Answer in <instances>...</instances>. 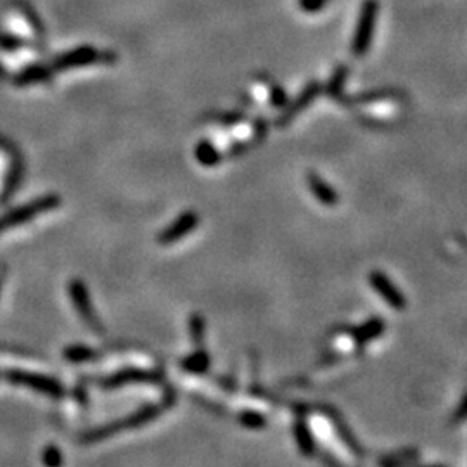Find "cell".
<instances>
[{
  "instance_id": "11",
  "label": "cell",
  "mask_w": 467,
  "mask_h": 467,
  "mask_svg": "<svg viewBox=\"0 0 467 467\" xmlns=\"http://www.w3.org/2000/svg\"><path fill=\"white\" fill-rule=\"evenodd\" d=\"M293 435H295L296 447L300 448L301 455H305V457H314V455H317L315 454V452H317V445H315L314 435H312L310 428H308L303 416H296L295 423H293Z\"/></svg>"
},
{
  "instance_id": "3",
  "label": "cell",
  "mask_w": 467,
  "mask_h": 467,
  "mask_svg": "<svg viewBox=\"0 0 467 467\" xmlns=\"http://www.w3.org/2000/svg\"><path fill=\"white\" fill-rule=\"evenodd\" d=\"M317 410L320 414H324V416L327 417V419L331 421V424L334 426V429H336V433L340 435L341 442L345 443L346 447L350 448V452H353V455L359 459H364L365 454H364V448L359 443V440H357L355 433L350 429V426L346 424L345 417L341 416L340 410L336 409V407L329 405V404H320L317 405Z\"/></svg>"
},
{
  "instance_id": "16",
  "label": "cell",
  "mask_w": 467,
  "mask_h": 467,
  "mask_svg": "<svg viewBox=\"0 0 467 467\" xmlns=\"http://www.w3.org/2000/svg\"><path fill=\"white\" fill-rule=\"evenodd\" d=\"M64 359L68 362H71V364H84V362H90L94 360L97 357V353L94 352L92 348H89V346H84V345H71V346H66L63 352Z\"/></svg>"
},
{
  "instance_id": "23",
  "label": "cell",
  "mask_w": 467,
  "mask_h": 467,
  "mask_svg": "<svg viewBox=\"0 0 467 467\" xmlns=\"http://www.w3.org/2000/svg\"><path fill=\"white\" fill-rule=\"evenodd\" d=\"M0 288H2V277H0Z\"/></svg>"
},
{
  "instance_id": "21",
  "label": "cell",
  "mask_w": 467,
  "mask_h": 467,
  "mask_svg": "<svg viewBox=\"0 0 467 467\" xmlns=\"http://www.w3.org/2000/svg\"><path fill=\"white\" fill-rule=\"evenodd\" d=\"M464 421H467V391L462 393L461 402H459V405H457V409H455L454 416H452L450 423L459 424V423H464Z\"/></svg>"
},
{
  "instance_id": "6",
  "label": "cell",
  "mask_w": 467,
  "mask_h": 467,
  "mask_svg": "<svg viewBox=\"0 0 467 467\" xmlns=\"http://www.w3.org/2000/svg\"><path fill=\"white\" fill-rule=\"evenodd\" d=\"M68 291H70V298L73 301V307L77 308V312L80 314V317L85 320L89 326H92L94 329H99V324H97L96 314H94L92 303H90L89 291H87L85 284L80 279H73L68 286Z\"/></svg>"
},
{
  "instance_id": "12",
  "label": "cell",
  "mask_w": 467,
  "mask_h": 467,
  "mask_svg": "<svg viewBox=\"0 0 467 467\" xmlns=\"http://www.w3.org/2000/svg\"><path fill=\"white\" fill-rule=\"evenodd\" d=\"M374 6L372 4H369V6H365L364 9V16H362V21H360V28H359V33H357V40H355V54L357 56H362L364 54L365 47H367L369 42H371V32H372V21H374Z\"/></svg>"
},
{
  "instance_id": "13",
  "label": "cell",
  "mask_w": 467,
  "mask_h": 467,
  "mask_svg": "<svg viewBox=\"0 0 467 467\" xmlns=\"http://www.w3.org/2000/svg\"><path fill=\"white\" fill-rule=\"evenodd\" d=\"M156 374H151L148 371H141V369H125V371L118 372V374L111 376L104 381V388H116L127 384L130 381H148V379H154Z\"/></svg>"
},
{
  "instance_id": "18",
  "label": "cell",
  "mask_w": 467,
  "mask_h": 467,
  "mask_svg": "<svg viewBox=\"0 0 467 467\" xmlns=\"http://www.w3.org/2000/svg\"><path fill=\"white\" fill-rule=\"evenodd\" d=\"M417 457H419V454H417L416 450H404V452H398V454H390V455H386V457H381L379 459V464L393 467V466L405 464V462L417 461Z\"/></svg>"
},
{
  "instance_id": "19",
  "label": "cell",
  "mask_w": 467,
  "mask_h": 467,
  "mask_svg": "<svg viewBox=\"0 0 467 467\" xmlns=\"http://www.w3.org/2000/svg\"><path fill=\"white\" fill-rule=\"evenodd\" d=\"M189 327H191L192 341H194L198 346H201L203 340H205V329H206L205 319H203V315L192 314V317L189 320Z\"/></svg>"
},
{
  "instance_id": "10",
  "label": "cell",
  "mask_w": 467,
  "mask_h": 467,
  "mask_svg": "<svg viewBox=\"0 0 467 467\" xmlns=\"http://www.w3.org/2000/svg\"><path fill=\"white\" fill-rule=\"evenodd\" d=\"M307 184H308V187H310L312 194H314L324 206H329V208H333V206L338 205V201H340V196H338V192L334 191L333 187H331L329 184H327L326 180L319 175V173L308 172Z\"/></svg>"
},
{
  "instance_id": "9",
  "label": "cell",
  "mask_w": 467,
  "mask_h": 467,
  "mask_svg": "<svg viewBox=\"0 0 467 467\" xmlns=\"http://www.w3.org/2000/svg\"><path fill=\"white\" fill-rule=\"evenodd\" d=\"M317 94H319V85L317 84L308 85L307 89L303 90V94H301V96L298 97L296 101H293V103L289 104V108H286L284 113L279 116L277 127H288L289 123H291L293 120L296 118V115H300V113L303 111V109L307 108L308 104H310L312 101L315 99V96H317Z\"/></svg>"
},
{
  "instance_id": "7",
  "label": "cell",
  "mask_w": 467,
  "mask_h": 467,
  "mask_svg": "<svg viewBox=\"0 0 467 467\" xmlns=\"http://www.w3.org/2000/svg\"><path fill=\"white\" fill-rule=\"evenodd\" d=\"M198 224H199L198 213L184 212L175 222H173V224L168 225V227L158 236V243L161 244L177 243V241H180L182 237H186L187 234L194 231V229L198 227Z\"/></svg>"
},
{
  "instance_id": "4",
  "label": "cell",
  "mask_w": 467,
  "mask_h": 467,
  "mask_svg": "<svg viewBox=\"0 0 467 467\" xmlns=\"http://www.w3.org/2000/svg\"><path fill=\"white\" fill-rule=\"evenodd\" d=\"M158 414H160V409H158V407H144L142 410L135 412L134 416H128L127 419L120 421V423H115V424L108 426V428L97 429V431L89 433V435H87V442H99V440L106 438V436H109V435H115V433H118V431H123V429L137 428V426H142L144 423H148V421L154 419Z\"/></svg>"
},
{
  "instance_id": "2",
  "label": "cell",
  "mask_w": 467,
  "mask_h": 467,
  "mask_svg": "<svg viewBox=\"0 0 467 467\" xmlns=\"http://www.w3.org/2000/svg\"><path fill=\"white\" fill-rule=\"evenodd\" d=\"M7 379L18 386H26L30 390H35L39 393L51 395V397H61L64 393L63 384L54 378H49L44 374H33L25 371H11L7 372Z\"/></svg>"
},
{
  "instance_id": "15",
  "label": "cell",
  "mask_w": 467,
  "mask_h": 467,
  "mask_svg": "<svg viewBox=\"0 0 467 467\" xmlns=\"http://www.w3.org/2000/svg\"><path fill=\"white\" fill-rule=\"evenodd\" d=\"M194 156L203 167H217L222 161L220 153H218L217 148H215L210 141L198 142V146H196L194 149Z\"/></svg>"
},
{
  "instance_id": "5",
  "label": "cell",
  "mask_w": 467,
  "mask_h": 467,
  "mask_svg": "<svg viewBox=\"0 0 467 467\" xmlns=\"http://www.w3.org/2000/svg\"><path fill=\"white\" fill-rule=\"evenodd\" d=\"M369 282H371L372 289H374L391 308H395V310H405L407 300L404 293L390 281V277H388L386 274L381 272V270H372L371 276H369Z\"/></svg>"
},
{
  "instance_id": "1",
  "label": "cell",
  "mask_w": 467,
  "mask_h": 467,
  "mask_svg": "<svg viewBox=\"0 0 467 467\" xmlns=\"http://www.w3.org/2000/svg\"><path fill=\"white\" fill-rule=\"evenodd\" d=\"M59 205H61V198L56 194H49L35 199V201H30L28 205L20 206V208L13 210V212L2 215V217H0V234L6 231V229L26 224V222L33 220V218L39 217V215L52 212V210L59 208Z\"/></svg>"
},
{
  "instance_id": "17",
  "label": "cell",
  "mask_w": 467,
  "mask_h": 467,
  "mask_svg": "<svg viewBox=\"0 0 467 467\" xmlns=\"http://www.w3.org/2000/svg\"><path fill=\"white\" fill-rule=\"evenodd\" d=\"M239 423L248 429H265L267 428V417L263 414L256 412V410H243L239 414Z\"/></svg>"
},
{
  "instance_id": "20",
  "label": "cell",
  "mask_w": 467,
  "mask_h": 467,
  "mask_svg": "<svg viewBox=\"0 0 467 467\" xmlns=\"http://www.w3.org/2000/svg\"><path fill=\"white\" fill-rule=\"evenodd\" d=\"M42 462L45 466H59L63 462V454L61 450H59L56 445H47L44 448V454H42Z\"/></svg>"
},
{
  "instance_id": "22",
  "label": "cell",
  "mask_w": 467,
  "mask_h": 467,
  "mask_svg": "<svg viewBox=\"0 0 467 467\" xmlns=\"http://www.w3.org/2000/svg\"><path fill=\"white\" fill-rule=\"evenodd\" d=\"M459 241H461L462 246H466V250H467V237H464V236H459Z\"/></svg>"
},
{
  "instance_id": "14",
  "label": "cell",
  "mask_w": 467,
  "mask_h": 467,
  "mask_svg": "<svg viewBox=\"0 0 467 467\" xmlns=\"http://www.w3.org/2000/svg\"><path fill=\"white\" fill-rule=\"evenodd\" d=\"M180 365H182L184 371L189 372V374H205L210 369V365H212V360H210L208 352L199 346L196 352H192L189 357H186Z\"/></svg>"
},
{
  "instance_id": "8",
  "label": "cell",
  "mask_w": 467,
  "mask_h": 467,
  "mask_svg": "<svg viewBox=\"0 0 467 467\" xmlns=\"http://www.w3.org/2000/svg\"><path fill=\"white\" fill-rule=\"evenodd\" d=\"M384 327L386 326H384L383 319L372 317L359 327H348L350 331H341V333H348L357 345L365 346V345H369L372 340H378L379 336H383Z\"/></svg>"
}]
</instances>
